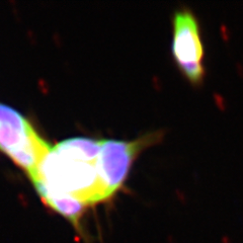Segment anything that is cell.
Listing matches in <instances>:
<instances>
[{
	"mask_svg": "<svg viewBox=\"0 0 243 243\" xmlns=\"http://www.w3.org/2000/svg\"><path fill=\"white\" fill-rule=\"evenodd\" d=\"M173 36L171 52L180 72L192 83H199L204 77V47L196 16L188 9L177 10L172 18Z\"/></svg>",
	"mask_w": 243,
	"mask_h": 243,
	"instance_id": "cell-3",
	"label": "cell"
},
{
	"mask_svg": "<svg viewBox=\"0 0 243 243\" xmlns=\"http://www.w3.org/2000/svg\"><path fill=\"white\" fill-rule=\"evenodd\" d=\"M160 138L161 132H153L133 141L102 139L98 170L109 197L112 198L124 184L139 153Z\"/></svg>",
	"mask_w": 243,
	"mask_h": 243,
	"instance_id": "cell-2",
	"label": "cell"
},
{
	"mask_svg": "<svg viewBox=\"0 0 243 243\" xmlns=\"http://www.w3.org/2000/svg\"><path fill=\"white\" fill-rule=\"evenodd\" d=\"M51 148L21 114L0 104V150L25 170L28 177L36 171Z\"/></svg>",
	"mask_w": 243,
	"mask_h": 243,
	"instance_id": "cell-1",
	"label": "cell"
},
{
	"mask_svg": "<svg viewBox=\"0 0 243 243\" xmlns=\"http://www.w3.org/2000/svg\"><path fill=\"white\" fill-rule=\"evenodd\" d=\"M42 199L49 208L71 222L76 229L80 228V220L86 209L85 205L68 197H47Z\"/></svg>",
	"mask_w": 243,
	"mask_h": 243,
	"instance_id": "cell-4",
	"label": "cell"
}]
</instances>
